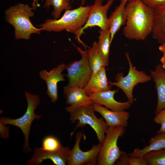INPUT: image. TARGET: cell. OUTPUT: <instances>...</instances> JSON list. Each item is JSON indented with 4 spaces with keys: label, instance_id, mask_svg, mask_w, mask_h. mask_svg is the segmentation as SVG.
<instances>
[{
    "label": "cell",
    "instance_id": "obj_30",
    "mask_svg": "<svg viewBox=\"0 0 165 165\" xmlns=\"http://www.w3.org/2000/svg\"><path fill=\"white\" fill-rule=\"evenodd\" d=\"M159 50L162 52L163 55L160 59V61L162 63L163 67L165 69V42L161 44L159 47Z\"/></svg>",
    "mask_w": 165,
    "mask_h": 165
},
{
    "label": "cell",
    "instance_id": "obj_20",
    "mask_svg": "<svg viewBox=\"0 0 165 165\" xmlns=\"http://www.w3.org/2000/svg\"><path fill=\"white\" fill-rule=\"evenodd\" d=\"M148 142V145L142 149L136 148L132 152L128 154L129 155L134 157H143L150 152L165 148V132H157L156 134L151 138Z\"/></svg>",
    "mask_w": 165,
    "mask_h": 165
},
{
    "label": "cell",
    "instance_id": "obj_7",
    "mask_svg": "<svg viewBox=\"0 0 165 165\" xmlns=\"http://www.w3.org/2000/svg\"><path fill=\"white\" fill-rule=\"evenodd\" d=\"M76 47L81 58L66 65L65 69L67 74L64 75L68 78V86L84 88L90 78L92 72L89 62L88 50H83L78 47Z\"/></svg>",
    "mask_w": 165,
    "mask_h": 165
},
{
    "label": "cell",
    "instance_id": "obj_2",
    "mask_svg": "<svg viewBox=\"0 0 165 165\" xmlns=\"http://www.w3.org/2000/svg\"><path fill=\"white\" fill-rule=\"evenodd\" d=\"M33 10L28 4L19 3L5 11V19L14 28L16 39L28 40L31 34H40L41 29L35 27L30 19L34 15Z\"/></svg>",
    "mask_w": 165,
    "mask_h": 165
},
{
    "label": "cell",
    "instance_id": "obj_11",
    "mask_svg": "<svg viewBox=\"0 0 165 165\" xmlns=\"http://www.w3.org/2000/svg\"><path fill=\"white\" fill-rule=\"evenodd\" d=\"M70 149L68 146H63L55 151L44 150L42 148H35L31 157L26 162L29 165H38L46 160H50L53 164L65 165L67 163Z\"/></svg>",
    "mask_w": 165,
    "mask_h": 165
},
{
    "label": "cell",
    "instance_id": "obj_21",
    "mask_svg": "<svg viewBox=\"0 0 165 165\" xmlns=\"http://www.w3.org/2000/svg\"><path fill=\"white\" fill-rule=\"evenodd\" d=\"M88 56L89 64L92 72V75L95 74L101 68L108 64L105 61L100 54L97 42H94L91 47L88 50Z\"/></svg>",
    "mask_w": 165,
    "mask_h": 165
},
{
    "label": "cell",
    "instance_id": "obj_31",
    "mask_svg": "<svg viewBox=\"0 0 165 165\" xmlns=\"http://www.w3.org/2000/svg\"><path fill=\"white\" fill-rule=\"evenodd\" d=\"M43 0H33L32 3V8L33 10H35L39 6L38 2L39 1H42Z\"/></svg>",
    "mask_w": 165,
    "mask_h": 165
},
{
    "label": "cell",
    "instance_id": "obj_17",
    "mask_svg": "<svg viewBox=\"0 0 165 165\" xmlns=\"http://www.w3.org/2000/svg\"><path fill=\"white\" fill-rule=\"evenodd\" d=\"M112 86L108 81L105 67H104L91 75L83 89L86 93L89 96L95 92L111 90Z\"/></svg>",
    "mask_w": 165,
    "mask_h": 165
},
{
    "label": "cell",
    "instance_id": "obj_29",
    "mask_svg": "<svg viewBox=\"0 0 165 165\" xmlns=\"http://www.w3.org/2000/svg\"><path fill=\"white\" fill-rule=\"evenodd\" d=\"M9 127L0 123V135L1 137L4 139H6L9 138Z\"/></svg>",
    "mask_w": 165,
    "mask_h": 165
},
{
    "label": "cell",
    "instance_id": "obj_5",
    "mask_svg": "<svg viewBox=\"0 0 165 165\" xmlns=\"http://www.w3.org/2000/svg\"><path fill=\"white\" fill-rule=\"evenodd\" d=\"M94 111L92 104L79 107L70 113V119L72 123L78 121L71 137L77 128L89 125L95 132L99 143L102 144L108 127L103 117L98 118L96 116Z\"/></svg>",
    "mask_w": 165,
    "mask_h": 165
},
{
    "label": "cell",
    "instance_id": "obj_18",
    "mask_svg": "<svg viewBox=\"0 0 165 165\" xmlns=\"http://www.w3.org/2000/svg\"><path fill=\"white\" fill-rule=\"evenodd\" d=\"M127 2L126 0H121L119 5L116 7L109 18L108 29L111 34V43L116 33L122 26L126 24L127 14L125 6Z\"/></svg>",
    "mask_w": 165,
    "mask_h": 165
},
{
    "label": "cell",
    "instance_id": "obj_3",
    "mask_svg": "<svg viewBox=\"0 0 165 165\" xmlns=\"http://www.w3.org/2000/svg\"><path fill=\"white\" fill-rule=\"evenodd\" d=\"M91 6H81L74 9L65 10L61 17L58 19H48L38 26L42 31L60 32L65 30L75 34L85 24Z\"/></svg>",
    "mask_w": 165,
    "mask_h": 165
},
{
    "label": "cell",
    "instance_id": "obj_28",
    "mask_svg": "<svg viewBox=\"0 0 165 165\" xmlns=\"http://www.w3.org/2000/svg\"><path fill=\"white\" fill-rule=\"evenodd\" d=\"M148 6L152 9L165 5V0H141Z\"/></svg>",
    "mask_w": 165,
    "mask_h": 165
},
{
    "label": "cell",
    "instance_id": "obj_25",
    "mask_svg": "<svg viewBox=\"0 0 165 165\" xmlns=\"http://www.w3.org/2000/svg\"><path fill=\"white\" fill-rule=\"evenodd\" d=\"M63 146L57 138L53 135L47 136L42 141V148L45 150L55 151L59 150Z\"/></svg>",
    "mask_w": 165,
    "mask_h": 165
},
{
    "label": "cell",
    "instance_id": "obj_15",
    "mask_svg": "<svg viewBox=\"0 0 165 165\" xmlns=\"http://www.w3.org/2000/svg\"><path fill=\"white\" fill-rule=\"evenodd\" d=\"M95 111L99 113L108 127L121 126L126 127L130 114L124 111H113L95 103L93 104Z\"/></svg>",
    "mask_w": 165,
    "mask_h": 165
},
{
    "label": "cell",
    "instance_id": "obj_19",
    "mask_svg": "<svg viewBox=\"0 0 165 165\" xmlns=\"http://www.w3.org/2000/svg\"><path fill=\"white\" fill-rule=\"evenodd\" d=\"M153 23L152 36L158 42H165V5L153 9Z\"/></svg>",
    "mask_w": 165,
    "mask_h": 165
},
{
    "label": "cell",
    "instance_id": "obj_32",
    "mask_svg": "<svg viewBox=\"0 0 165 165\" xmlns=\"http://www.w3.org/2000/svg\"><path fill=\"white\" fill-rule=\"evenodd\" d=\"M81 0V5H84L85 3L86 0Z\"/></svg>",
    "mask_w": 165,
    "mask_h": 165
},
{
    "label": "cell",
    "instance_id": "obj_13",
    "mask_svg": "<svg viewBox=\"0 0 165 165\" xmlns=\"http://www.w3.org/2000/svg\"><path fill=\"white\" fill-rule=\"evenodd\" d=\"M63 92L66 103L70 105L65 107V109L70 113L79 107L94 103L83 88L71 87L67 85L63 87Z\"/></svg>",
    "mask_w": 165,
    "mask_h": 165
},
{
    "label": "cell",
    "instance_id": "obj_33",
    "mask_svg": "<svg viewBox=\"0 0 165 165\" xmlns=\"http://www.w3.org/2000/svg\"><path fill=\"white\" fill-rule=\"evenodd\" d=\"M127 2L132 1L134 0H126Z\"/></svg>",
    "mask_w": 165,
    "mask_h": 165
},
{
    "label": "cell",
    "instance_id": "obj_6",
    "mask_svg": "<svg viewBox=\"0 0 165 165\" xmlns=\"http://www.w3.org/2000/svg\"><path fill=\"white\" fill-rule=\"evenodd\" d=\"M125 132V127L123 126L108 127L97 157V165L115 164L123 152L117 145V141Z\"/></svg>",
    "mask_w": 165,
    "mask_h": 165
},
{
    "label": "cell",
    "instance_id": "obj_12",
    "mask_svg": "<svg viewBox=\"0 0 165 165\" xmlns=\"http://www.w3.org/2000/svg\"><path fill=\"white\" fill-rule=\"evenodd\" d=\"M66 65L63 63L58 65L48 72L44 69L39 72L41 79L45 81L47 86L46 94L52 103L56 102L58 99V83L65 80V76L62 74L65 69Z\"/></svg>",
    "mask_w": 165,
    "mask_h": 165
},
{
    "label": "cell",
    "instance_id": "obj_27",
    "mask_svg": "<svg viewBox=\"0 0 165 165\" xmlns=\"http://www.w3.org/2000/svg\"><path fill=\"white\" fill-rule=\"evenodd\" d=\"M128 165H148L143 157H134L129 155Z\"/></svg>",
    "mask_w": 165,
    "mask_h": 165
},
{
    "label": "cell",
    "instance_id": "obj_4",
    "mask_svg": "<svg viewBox=\"0 0 165 165\" xmlns=\"http://www.w3.org/2000/svg\"><path fill=\"white\" fill-rule=\"evenodd\" d=\"M25 95L28 105L24 114L21 117L15 119L8 117H1L0 123L5 125H10L14 126L21 130L24 136L23 150L25 153H27L33 151L30 147L29 143L32 123L34 120L39 119L41 116L35 112V110L40 103L38 95L32 94L27 91H25Z\"/></svg>",
    "mask_w": 165,
    "mask_h": 165
},
{
    "label": "cell",
    "instance_id": "obj_26",
    "mask_svg": "<svg viewBox=\"0 0 165 165\" xmlns=\"http://www.w3.org/2000/svg\"><path fill=\"white\" fill-rule=\"evenodd\" d=\"M153 120L156 123L161 125L157 132H165V108L156 114Z\"/></svg>",
    "mask_w": 165,
    "mask_h": 165
},
{
    "label": "cell",
    "instance_id": "obj_22",
    "mask_svg": "<svg viewBox=\"0 0 165 165\" xmlns=\"http://www.w3.org/2000/svg\"><path fill=\"white\" fill-rule=\"evenodd\" d=\"M98 46L99 53L105 62L108 65L111 34L109 29L99 30Z\"/></svg>",
    "mask_w": 165,
    "mask_h": 165
},
{
    "label": "cell",
    "instance_id": "obj_9",
    "mask_svg": "<svg viewBox=\"0 0 165 165\" xmlns=\"http://www.w3.org/2000/svg\"><path fill=\"white\" fill-rule=\"evenodd\" d=\"M114 1L108 0L105 5H103L104 0H94V4L91 6L85 24L75 33L76 40L83 46L85 49H86L89 47L80 39V37L84 33V30L95 26L98 27L101 30L108 29L109 19L107 17V12Z\"/></svg>",
    "mask_w": 165,
    "mask_h": 165
},
{
    "label": "cell",
    "instance_id": "obj_16",
    "mask_svg": "<svg viewBox=\"0 0 165 165\" xmlns=\"http://www.w3.org/2000/svg\"><path fill=\"white\" fill-rule=\"evenodd\" d=\"M150 76L155 83L157 94V103L156 114L165 108V69L159 64L154 71H150Z\"/></svg>",
    "mask_w": 165,
    "mask_h": 165
},
{
    "label": "cell",
    "instance_id": "obj_14",
    "mask_svg": "<svg viewBox=\"0 0 165 165\" xmlns=\"http://www.w3.org/2000/svg\"><path fill=\"white\" fill-rule=\"evenodd\" d=\"M118 91V90H114L95 92L89 96L94 103L104 105L106 108L112 111H124L129 108L132 104L128 101L120 102L115 99L114 96Z\"/></svg>",
    "mask_w": 165,
    "mask_h": 165
},
{
    "label": "cell",
    "instance_id": "obj_23",
    "mask_svg": "<svg viewBox=\"0 0 165 165\" xmlns=\"http://www.w3.org/2000/svg\"><path fill=\"white\" fill-rule=\"evenodd\" d=\"M70 1V0H46L44 7L48 9L50 6H52L53 10L52 15L54 19H58L63 11L72 9Z\"/></svg>",
    "mask_w": 165,
    "mask_h": 165
},
{
    "label": "cell",
    "instance_id": "obj_1",
    "mask_svg": "<svg viewBox=\"0 0 165 165\" xmlns=\"http://www.w3.org/2000/svg\"><path fill=\"white\" fill-rule=\"evenodd\" d=\"M127 14L123 34L131 39L142 40L151 33L153 23V9L141 0L128 2L125 6Z\"/></svg>",
    "mask_w": 165,
    "mask_h": 165
},
{
    "label": "cell",
    "instance_id": "obj_10",
    "mask_svg": "<svg viewBox=\"0 0 165 165\" xmlns=\"http://www.w3.org/2000/svg\"><path fill=\"white\" fill-rule=\"evenodd\" d=\"M83 134L81 131L76 135L75 145L69 153L67 164L68 165H94L97 164L98 156L102 143L93 145L89 150L84 152L80 148V143Z\"/></svg>",
    "mask_w": 165,
    "mask_h": 165
},
{
    "label": "cell",
    "instance_id": "obj_24",
    "mask_svg": "<svg viewBox=\"0 0 165 165\" xmlns=\"http://www.w3.org/2000/svg\"><path fill=\"white\" fill-rule=\"evenodd\" d=\"M143 157L148 165H165V148L150 152Z\"/></svg>",
    "mask_w": 165,
    "mask_h": 165
},
{
    "label": "cell",
    "instance_id": "obj_8",
    "mask_svg": "<svg viewBox=\"0 0 165 165\" xmlns=\"http://www.w3.org/2000/svg\"><path fill=\"white\" fill-rule=\"evenodd\" d=\"M125 55L129 65L128 74L124 76L123 73H119L115 78L116 82L109 81L108 83L121 89L128 101L132 104L134 102L133 91L134 86L139 83H143L149 81L151 77L144 71H139L136 69L133 65L127 52L125 53Z\"/></svg>",
    "mask_w": 165,
    "mask_h": 165
}]
</instances>
